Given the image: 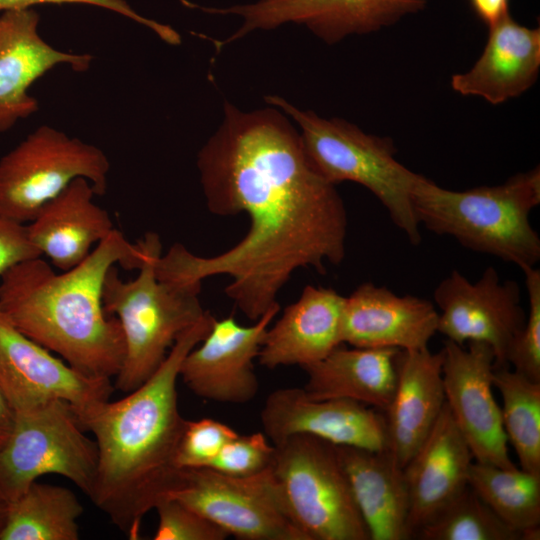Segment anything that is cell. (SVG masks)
<instances>
[{
  "label": "cell",
  "instance_id": "11",
  "mask_svg": "<svg viewBox=\"0 0 540 540\" xmlns=\"http://www.w3.org/2000/svg\"><path fill=\"white\" fill-rule=\"evenodd\" d=\"M427 0H257L231 6L191 9L215 16H237L238 29L224 39H210L216 53L255 31L276 29L285 24L305 26L327 45L348 36L363 35L391 26L422 11Z\"/></svg>",
  "mask_w": 540,
  "mask_h": 540
},
{
  "label": "cell",
  "instance_id": "13",
  "mask_svg": "<svg viewBox=\"0 0 540 540\" xmlns=\"http://www.w3.org/2000/svg\"><path fill=\"white\" fill-rule=\"evenodd\" d=\"M433 296L439 308L437 332L459 345L486 343L493 350L495 368L509 367V348L526 320L515 281H501L491 266L474 283L454 270Z\"/></svg>",
  "mask_w": 540,
  "mask_h": 540
},
{
  "label": "cell",
  "instance_id": "12",
  "mask_svg": "<svg viewBox=\"0 0 540 540\" xmlns=\"http://www.w3.org/2000/svg\"><path fill=\"white\" fill-rule=\"evenodd\" d=\"M113 389L111 379L72 368L16 329L0 310V393L12 412L62 400L80 421L110 399Z\"/></svg>",
  "mask_w": 540,
  "mask_h": 540
},
{
  "label": "cell",
  "instance_id": "6",
  "mask_svg": "<svg viewBox=\"0 0 540 540\" xmlns=\"http://www.w3.org/2000/svg\"><path fill=\"white\" fill-rule=\"evenodd\" d=\"M264 101L296 124L312 163L325 179L334 185L349 181L368 189L408 240L420 243L412 192L421 174L396 159L391 138L366 133L342 118H324L300 109L279 95H266Z\"/></svg>",
  "mask_w": 540,
  "mask_h": 540
},
{
  "label": "cell",
  "instance_id": "36",
  "mask_svg": "<svg viewBox=\"0 0 540 540\" xmlns=\"http://www.w3.org/2000/svg\"><path fill=\"white\" fill-rule=\"evenodd\" d=\"M478 18L490 27L509 13V0H469Z\"/></svg>",
  "mask_w": 540,
  "mask_h": 540
},
{
  "label": "cell",
  "instance_id": "24",
  "mask_svg": "<svg viewBox=\"0 0 540 540\" xmlns=\"http://www.w3.org/2000/svg\"><path fill=\"white\" fill-rule=\"evenodd\" d=\"M369 540L411 539L403 468L387 450L335 445Z\"/></svg>",
  "mask_w": 540,
  "mask_h": 540
},
{
  "label": "cell",
  "instance_id": "8",
  "mask_svg": "<svg viewBox=\"0 0 540 540\" xmlns=\"http://www.w3.org/2000/svg\"><path fill=\"white\" fill-rule=\"evenodd\" d=\"M274 447L273 474L309 540H369L335 445L296 434Z\"/></svg>",
  "mask_w": 540,
  "mask_h": 540
},
{
  "label": "cell",
  "instance_id": "2",
  "mask_svg": "<svg viewBox=\"0 0 540 540\" xmlns=\"http://www.w3.org/2000/svg\"><path fill=\"white\" fill-rule=\"evenodd\" d=\"M214 319L207 311L179 335L150 378L80 420L98 452L89 499L130 539L138 538L145 515L183 482L185 469L176 459L188 420L179 410L177 381L184 357L205 338Z\"/></svg>",
  "mask_w": 540,
  "mask_h": 540
},
{
  "label": "cell",
  "instance_id": "31",
  "mask_svg": "<svg viewBox=\"0 0 540 540\" xmlns=\"http://www.w3.org/2000/svg\"><path fill=\"white\" fill-rule=\"evenodd\" d=\"M237 435L234 429L213 419L188 420L178 447V467L209 468L222 448Z\"/></svg>",
  "mask_w": 540,
  "mask_h": 540
},
{
  "label": "cell",
  "instance_id": "15",
  "mask_svg": "<svg viewBox=\"0 0 540 540\" xmlns=\"http://www.w3.org/2000/svg\"><path fill=\"white\" fill-rule=\"evenodd\" d=\"M279 309V304L270 308L251 326L232 316L214 319L205 338L184 357L179 378L195 395L213 402L251 401L259 389L253 360Z\"/></svg>",
  "mask_w": 540,
  "mask_h": 540
},
{
  "label": "cell",
  "instance_id": "25",
  "mask_svg": "<svg viewBox=\"0 0 540 540\" xmlns=\"http://www.w3.org/2000/svg\"><path fill=\"white\" fill-rule=\"evenodd\" d=\"M400 351L340 344L322 360L302 367L307 374L303 389L313 399L345 398L384 411L396 386Z\"/></svg>",
  "mask_w": 540,
  "mask_h": 540
},
{
  "label": "cell",
  "instance_id": "16",
  "mask_svg": "<svg viewBox=\"0 0 540 540\" xmlns=\"http://www.w3.org/2000/svg\"><path fill=\"white\" fill-rule=\"evenodd\" d=\"M260 419L273 445L292 435L308 434L333 445L373 451L388 448L385 416L380 410L345 398L313 399L303 388L271 392Z\"/></svg>",
  "mask_w": 540,
  "mask_h": 540
},
{
  "label": "cell",
  "instance_id": "29",
  "mask_svg": "<svg viewBox=\"0 0 540 540\" xmlns=\"http://www.w3.org/2000/svg\"><path fill=\"white\" fill-rule=\"evenodd\" d=\"M414 538L421 540H522L468 486Z\"/></svg>",
  "mask_w": 540,
  "mask_h": 540
},
{
  "label": "cell",
  "instance_id": "17",
  "mask_svg": "<svg viewBox=\"0 0 540 540\" xmlns=\"http://www.w3.org/2000/svg\"><path fill=\"white\" fill-rule=\"evenodd\" d=\"M39 14L33 9L0 13V133L38 111L30 86L59 64L74 71L87 70L93 60L88 53L55 49L39 34Z\"/></svg>",
  "mask_w": 540,
  "mask_h": 540
},
{
  "label": "cell",
  "instance_id": "5",
  "mask_svg": "<svg viewBox=\"0 0 540 540\" xmlns=\"http://www.w3.org/2000/svg\"><path fill=\"white\" fill-rule=\"evenodd\" d=\"M142 239L145 255L137 276L124 281L113 266L103 289L105 312L118 319L124 335L125 354L115 388L125 394L150 378L179 335L207 313L199 299L201 283L157 276L155 263L162 254L158 234L148 232Z\"/></svg>",
  "mask_w": 540,
  "mask_h": 540
},
{
  "label": "cell",
  "instance_id": "1",
  "mask_svg": "<svg viewBox=\"0 0 540 540\" xmlns=\"http://www.w3.org/2000/svg\"><path fill=\"white\" fill-rule=\"evenodd\" d=\"M197 167L209 211L246 213L249 230L213 257L173 244L156 260L159 278L202 283L228 275L225 294L256 321L278 304L280 290L297 269L325 273L326 263L343 261L348 224L343 199L280 109L244 111L225 100L222 121L199 150Z\"/></svg>",
  "mask_w": 540,
  "mask_h": 540
},
{
  "label": "cell",
  "instance_id": "14",
  "mask_svg": "<svg viewBox=\"0 0 540 540\" xmlns=\"http://www.w3.org/2000/svg\"><path fill=\"white\" fill-rule=\"evenodd\" d=\"M442 350L445 403L474 461L516 467L508 453L501 408L493 395L492 348L483 342H468L465 348L446 340Z\"/></svg>",
  "mask_w": 540,
  "mask_h": 540
},
{
  "label": "cell",
  "instance_id": "9",
  "mask_svg": "<svg viewBox=\"0 0 540 540\" xmlns=\"http://www.w3.org/2000/svg\"><path fill=\"white\" fill-rule=\"evenodd\" d=\"M109 171L100 148L42 125L0 159V215L29 223L77 178L103 195Z\"/></svg>",
  "mask_w": 540,
  "mask_h": 540
},
{
  "label": "cell",
  "instance_id": "35",
  "mask_svg": "<svg viewBox=\"0 0 540 540\" xmlns=\"http://www.w3.org/2000/svg\"><path fill=\"white\" fill-rule=\"evenodd\" d=\"M41 257L32 242L27 223L0 215V279L13 267Z\"/></svg>",
  "mask_w": 540,
  "mask_h": 540
},
{
  "label": "cell",
  "instance_id": "28",
  "mask_svg": "<svg viewBox=\"0 0 540 540\" xmlns=\"http://www.w3.org/2000/svg\"><path fill=\"white\" fill-rule=\"evenodd\" d=\"M493 387L502 397V424L520 468L540 474V382L509 367L493 371Z\"/></svg>",
  "mask_w": 540,
  "mask_h": 540
},
{
  "label": "cell",
  "instance_id": "21",
  "mask_svg": "<svg viewBox=\"0 0 540 540\" xmlns=\"http://www.w3.org/2000/svg\"><path fill=\"white\" fill-rule=\"evenodd\" d=\"M345 296L332 288L307 285L267 329L258 361L268 368L299 365L325 358L342 342Z\"/></svg>",
  "mask_w": 540,
  "mask_h": 540
},
{
  "label": "cell",
  "instance_id": "26",
  "mask_svg": "<svg viewBox=\"0 0 540 540\" xmlns=\"http://www.w3.org/2000/svg\"><path fill=\"white\" fill-rule=\"evenodd\" d=\"M82 514L72 490L37 480L10 503L0 540H78Z\"/></svg>",
  "mask_w": 540,
  "mask_h": 540
},
{
  "label": "cell",
  "instance_id": "37",
  "mask_svg": "<svg viewBox=\"0 0 540 540\" xmlns=\"http://www.w3.org/2000/svg\"><path fill=\"white\" fill-rule=\"evenodd\" d=\"M13 426V412L0 393V446L7 440Z\"/></svg>",
  "mask_w": 540,
  "mask_h": 540
},
{
  "label": "cell",
  "instance_id": "27",
  "mask_svg": "<svg viewBox=\"0 0 540 540\" xmlns=\"http://www.w3.org/2000/svg\"><path fill=\"white\" fill-rule=\"evenodd\" d=\"M468 486L509 527L540 526V474L474 461Z\"/></svg>",
  "mask_w": 540,
  "mask_h": 540
},
{
  "label": "cell",
  "instance_id": "18",
  "mask_svg": "<svg viewBox=\"0 0 540 540\" xmlns=\"http://www.w3.org/2000/svg\"><path fill=\"white\" fill-rule=\"evenodd\" d=\"M434 304L413 295L399 296L372 282L345 298L342 342L363 348L419 350L437 333Z\"/></svg>",
  "mask_w": 540,
  "mask_h": 540
},
{
  "label": "cell",
  "instance_id": "23",
  "mask_svg": "<svg viewBox=\"0 0 540 540\" xmlns=\"http://www.w3.org/2000/svg\"><path fill=\"white\" fill-rule=\"evenodd\" d=\"M95 195L88 180L77 178L27 223L41 256L60 271L80 264L115 229L109 213L95 203Z\"/></svg>",
  "mask_w": 540,
  "mask_h": 540
},
{
  "label": "cell",
  "instance_id": "3",
  "mask_svg": "<svg viewBox=\"0 0 540 540\" xmlns=\"http://www.w3.org/2000/svg\"><path fill=\"white\" fill-rule=\"evenodd\" d=\"M143 239L130 243L114 229L75 267L57 273L41 257L25 261L0 279V310L25 336L79 372L111 379L125 354L118 319L103 305L104 282L120 264L139 269Z\"/></svg>",
  "mask_w": 540,
  "mask_h": 540
},
{
  "label": "cell",
  "instance_id": "20",
  "mask_svg": "<svg viewBox=\"0 0 540 540\" xmlns=\"http://www.w3.org/2000/svg\"><path fill=\"white\" fill-rule=\"evenodd\" d=\"M443 350H401L397 379L385 411L387 451L404 467L435 425L445 404Z\"/></svg>",
  "mask_w": 540,
  "mask_h": 540
},
{
  "label": "cell",
  "instance_id": "32",
  "mask_svg": "<svg viewBox=\"0 0 540 540\" xmlns=\"http://www.w3.org/2000/svg\"><path fill=\"white\" fill-rule=\"evenodd\" d=\"M158 526L154 540H224L229 534L220 526L175 498L155 507Z\"/></svg>",
  "mask_w": 540,
  "mask_h": 540
},
{
  "label": "cell",
  "instance_id": "22",
  "mask_svg": "<svg viewBox=\"0 0 540 540\" xmlns=\"http://www.w3.org/2000/svg\"><path fill=\"white\" fill-rule=\"evenodd\" d=\"M489 28L481 56L466 72L451 77L452 89L492 105L519 97L540 71V29L516 22L510 13Z\"/></svg>",
  "mask_w": 540,
  "mask_h": 540
},
{
  "label": "cell",
  "instance_id": "33",
  "mask_svg": "<svg viewBox=\"0 0 540 540\" xmlns=\"http://www.w3.org/2000/svg\"><path fill=\"white\" fill-rule=\"evenodd\" d=\"M274 452L275 447L264 432L238 434L222 448L209 468L230 476H251L271 466Z\"/></svg>",
  "mask_w": 540,
  "mask_h": 540
},
{
  "label": "cell",
  "instance_id": "34",
  "mask_svg": "<svg viewBox=\"0 0 540 540\" xmlns=\"http://www.w3.org/2000/svg\"><path fill=\"white\" fill-rule=\"evenodd\" d=\"M40 4H87L105 8L145 26L169 45L177 46L182 41L180 34L172 26L139 14L127 0H0V13L7 10L28 9Z\"/></svg>",
  "mask_w": 540,
  "mask_h": 540
},
{
  "label": "cell",
  "instance_id": "7",
  "mask_svg": "<svg viewBox=\"0 0 540 540\" xmlns=\"http://www.w3.org/2000/svg\"><path fill=\"white\" fill-rule=\"evenodd\" d=\"M72 407L50 400L13 412V426L0 446V491L11 503L41 476L60 475L86 496L92 493L97 445L84 433Z\"/></svg>",
  "mask_w": 540,
  "mask_h": 540
},
{
  "label": "cell",
  "instance_id": "19",
  "mask_svg": "<svg viewBox=\"0 0 540 540\" xmlns=\"http://www.w3.org/2000/svg\"><path fill=\"white\" fill-rule=\"evenodd\" d=\"M473 462L445 403L430 433L403 467L411 538L468 487Z\"/></svg>",
  "mask_w": 540,
  "mask_h": 540
},
{
  "label": "cell",
  "instance_id": "10",
  "mask_svg": "<svg viewBox=\"0 0 540 540\" xmlns=\"http://www.w3.org/2000/svg\"><path fill=\"white\" fill-rule=\"evenodd\" d=\"M169 497L243 540H309L292 517L271 466L244 477L211 468L185 469Z\"/></svg>",
  "mask_w": 540,
  "mask_h": 540
},
{
  "label": "cell",
  "instance_id": "30",
  "mask_svg": "<svg viewBox=\"0 0 540 540\" xmlns=\"http://www.w3.org/2000/svg\"><path fill=\"white\" fill-rule=\"evenodd\" d=\"M529 310L524 326L513 340L507 355L508 365L529 379L540 382V271L535 267L522 270Z\"/></svg>",
  "mask_w": 540,
  "mask_h": 540
},
{
  "label": "cell",
  "instance_id": "4",
  "mask_svg": "<svg viewBox=\"0 0 540 540\" xmlns=\"http://www.w3.org/2000/svg\"><path fill=\"white\" fill-rule=\"evenodd\" d=\"M421 226L448 235L470 250L498 257L521 270L540 260V237L529 216L540 204V168L496 186L455 191L420 175L412 192Z\"/></svg>",
  "mask_w": 540,
  "mask_h": 540
},
{
  "label": "cell",
  "instance_id": "38",
  "mask_svg": "<svg viewBox=\"0 0 540 540\" xmlns=\"http://www.w3.org/2000/svg\"><path fill=\"white\" fill-rule=\"evenodd\" d=\"M10 502L0 491V534L5 526Z\"/></svg>",
  "mask_w": 540,
  "mask_h": 540
}]
</instances>
